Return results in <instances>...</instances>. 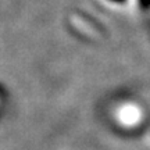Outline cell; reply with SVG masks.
Instances as JSON below:
<instances>
[{
    "instance_id": "cell-1",
    "label": "cell",
    "mask_w": 150,
    "mask_h": 150,
    "mask_svg": "<svg viewBox=\"0 0 150 150\" xmlns=\"http://www.w3.org/2000/svg\"><path fill=\"white\" fill-rule=\"evenodd\" d=\"M114 118L120 125L124 127H134L139 124L142 118V111L136 104L132 103H124L115 107L114 110Z\"/></svg>"
}]
</instances>
